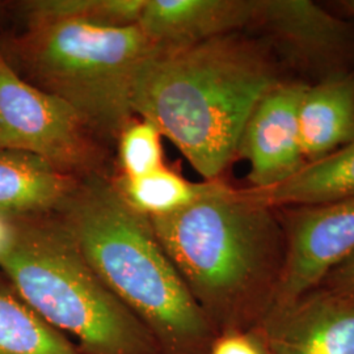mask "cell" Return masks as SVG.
<instances>
[{"instance_id":"obj_22","label":"cell","mask_w":354,"mask_h":354,"mask_svg":"<svg viewBox=\"0 0 354 354\" xmlns=\"http://www.w3.org/2000/svg\"><path fill=\"white\" fill-rule=\"evenodd\" d=\"M8 231H10V226H8V221L4 216H0V247L3 245V243L7 241L8 238Z\"/></svg>"},{"instance_id":"obj_21","label":"cell","mask_w":354,"mask_h":354,"mask_svg":"<svg viewBox=\"0 0 354 354\" xmlns=\"http://www.w3.org/2000/svg\"><path fill=\"white\" fill-rule=\"evenodd\" d=\"M329 8H335L336 13L342 15V17H346L354 21V0H339L332 3Z\"/></svg>"},{"instance_id":"obj_3","label":"cell","mask_w":354,"mask_h":354,"mask_svg":"<svg viewBox=\"0 0 354 354\" xmlns=\"http://www.w3.org/2000/svg\"><path fill=\"white\" fill-rule=\"evenodd\" d=\"M57 214L97 277L163 342L190 346L207 336L209 317L112 177L82 180Z\"/></svg>"},{"instance_id":"obj_14","label":"cell","mask_w":354,"mask_h":354,"mask_svg":"<svg viewBox=\"0 0 354 354\" xmlns=\"http://www.w3.org/2000/svg\"><path fill=\"white\" fill-rule=\"evenodd\" d=\"M253 200L272 209L336 203L354 198V140L304 165L273 188H245Z\"/></svg>"},{"instance_id":"obj_5","label":"cell","mask_w":354,"mask_h":354,"mask_svg":"<svg viewBox=\"0 0 354 354\" xmlns=\"http://www.w3.org/2000/svg\"><path fill=\"white\" fill-rule=\"evenodd\" d=\"M159 50L138 26L67 20L26 24L3 55L23 68L26 82L70 105L109 145L136 118V80Z\"/></svg>"},{"instance_id":"obj_2","label":"cell","mask_w":354,"mask_h":354,"mask_svg":"<svg viewBox=\"0 0 354 354\" xmlns=\"http://www.w3.org/2000/svg\"><path fill=\"white\" fill-rule=\"evenodd\" d=\"M149 221L206 317L266 319L286 256L276 209L219 178L188 206Z\"/></svg>"},{"instance_id":"obj_9","label":"cell","mask_w":354,"mask_h":354,"mask_svg":"<svg viewBox=\"0 0 354 354\" xmlns=\"http://www.w3.org/2000/svg\"><path fill=\"white\" fill-rule=\"evenodd\" d=\"M307 84L285 79L269 89L243 129L236 158L248 160L250 188H273L304 165L299 104Z\"/></svg>"},{"instance_id":"obj_11","label":"cell","mask_w":354,"mask_h":354,"mask_svg":"<svg viewBox=\"0 0 354 354\" xmlns=\"http://www.w3.org/2000/svg\"><path fill=\"white\" fill-rule=\"evenodd\" d=\"M257 0H146L137 26L160 50L250 32Z\"/></svg>"},{"instance_id":"obj_16","label":"cell","mask_w":354,"mask_h":354,"mask_svg":"<svg viewBox=\"0 0 354 354\" xmlns=\"http://www.w3.org/2000/svg\"><path fill=\"white\" fill-rule=\"evenodd\" d=\"M114 189L127 206L147 219L175 213L197 200L209 181L192 183L165 165L140 177H112Z\"/></svg>"},{"instance_id":"obj_8","label":"cell","mask_w":354,"mask_h":354,"mask_svg":"<svg viewBox=\"0 0 354 354\" xmlns=\"http://www.w3.org/2000/svg\"><path fill=\"white\" fill-rule=\"evenodd\" d=\"M276 210L285 232L286 256L266 317L317 289L329 272L354 252V198Z\"/></svg>"},{"instance_id":"obj_19","label":"cell","mask_w":354,"mask_h":354,"mask_svg":"<svg viewBox=\"0 0 354 354\" xmlns=\"http://www.w3.org/2000/svg\"><path fill=\"white\" fill-rule=\"evenodd\" d=\"M319 288L354 298V252L335 266Z\"/></svg>"},{"instance_id":"obj_17","label":"cell","mask_w":354,"mask_h":354,"mask_svg":"<svg viewBox=\"0 0 354 354\" xmlns=\"http://www.w3.org/2000/svg\"><path fill=\"white\" fill-rule=\"evenodd\" d=\"M146 0H29L21 3L26 24L87 21L97 26H137Z\"/></svg>"},{"instance_id":"obj_6","label":"cell","mask_w":354,"mask_h":354,"mask_svg":"<svg viewBox=\"0 0 354 354\" xmlns=\"http://www.w3.org/2000/svg\"><path fill=\"white\" fill-rule=\"evenodd\" d=\"M0 150L33 153L79 180L108 176V145L70 105L26 82L1 51Z\"/></svg>"},{"instance_id":"obj_10","label":"cell","mask_w":354,"mask_h":354,"mask_svg":"<svg viewBox=\"0 0 354 354\" xmlns=\"http://www.w3.org/2000/svg\"><path fill=\"white\" fill-rule=\"evenodd\" d=\"M266 354H354V298L317 288L264 320Z\"/></svg>"},{"instance_id":"obj_13","label":"cell","mask_w":354,"mask_h":354,"mask_svg":"<svg viewBox=\"0 0 354 354\" xmlns=\"http://www.w3.org/2000/svg\"><path fill=\"white\" fill-rule=\"evenodd\" d=\"M298 118L306 165L354 140V73L307 86Z\"/></svg>"},{"instance_id":"obj_20","label":"cell","mask_w":354,"mask_h":354,"mask_svg":"<svg viewBox=\"0 0 354 354\" xmlns=\"http://www.w3.org/2000/svg\"><path fill=\"white\" fill-rule=\"evenodd\" d=\"M212 354H266V349L251 336L231 333L215 342Z\"/></svg>"},{"instance_id":"obj_15","label":"cell","mask_w":354,"mask_h":354,"mask_svg":"<svg viewBox=\"0 0 354 354\" xmlns=\"http://www.w3.org/2000/svg\"><path fill=\"white\" fill-rule=\"evenodd\" d=\"M0 354H80L0 272Z\"/></svg>"},{"instance_id":"obj_12","label":"cell","mask_w":354,"mask_h":354,"mask_svg":"<svg viewBox=\"0 0 354 354\" xmlns=\"http://www.w3.org/2000/svg\"><path fill=\"white\" fill-rule=\"evenodd\" d=\"M80 181L33 153L0 150V216L58 213Z\"/></svg>"},{"instance_id":"obj_1","label":"cell","mask_w":354,"mask_h":354,"mask_svg":"<svg viewBox=\"0 0 354 354\" xmlns=\"http://www.w3.org/2000/svg\"><path fill=\"white\" fill-rule=\"evenodd\" d=\"M289 79L266 41L248 32L156 51L133 91V112L151 122L205 178H222L236 159L257 102Z\"/></svg>"},{"instance_id":"obj_7","label":"cell","mask_w":354,"mask_h":354,"mask_svg":"<svg viewBox=\"0 0 354 354\" xmlns=\"http://www.w3.org/2000/svg\"><path fill=\"white\" fill-rule=\"evenodd\" d=\"M248 33L263 38L291 80L354 73V21L311 0H257Z\"/></svg>"},{"instance_id":"obj_4","label":"cell","mask_w":354,"mask_h":354,"mask_svg":"<svg viewBox=\"0 0 354 354\" xmlns=\"http://www.w3.org/2000/svg\"><path fill=\"white\" fill-rule=\"evenodd\" d=\"M0 272L39 317L88 354H151L146 326L91 269L57 213L7 218Z\"/></svg>"},{"instance_id":"obj_18","label":"cell","mask_w":354,"mask_h":354,"mask_svg":"<svg viewBox=\"0 0 354 354\" xmlns=\"http://www.w3.org/2000/svg\"><path fill=\"white\" fill-rule=\"evenodd\" d=\"M120 175L140 177L163 167L162 134L146 120H133L118 140Z\"/></svg>"}]
</instances>
